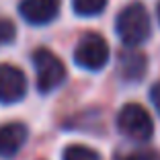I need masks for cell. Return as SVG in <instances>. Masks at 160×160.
<instances>
[{
  "label": "cell",
  "instance_id": "obj_11",
  "mask_svg": "<svg viewBox=\"0 0 160 160\" xmlns=\"http://www.w3.org/2000/svg\"><path fill=\"white\" fill-rule=\"evenodd\" d=\"M14 35H17V29H14V25L10 23L8 19H0V45H6V43H10L14 39Z\"/></svg>",
  "mask_w": 160,
  "mask_h": 160
},
{
  "label": "cell",
  "instance_id": "obj_4",
  "mask_svg": "<svg viewBox=\"0 0 160 160\" xmlns=\"http://www.w3.org/2000/svg\"><path fill=\"white\" fill-rule=\"evenodd\" d=\"M74 62L80 68L99 72L109 62V45L99 33H86L74 49Z\"/></svg>",
  "mask_w": 160,
  "mask_h": 160
},
{
  "label": "cell",
  "instance_id": "obj_2",
  "mask_svg": "<svg viewBox=\"0 0 160 160\" xmlns=\"http://www.w3.org/2000/svg\"><path fill=\"white\" fill-rule=\"evenodd\" d=\"M33 66L35 74H37V88L43 94L56 90L66 80V66L62 64V60L56 53H52L45 47L33 53Z\"/></svg>",
  "mask_w": 160,
  "mask_h": 160
},
{
  "label": "cell",
  "instance_id": "obj_3",
  "mask_svg": "<svg viewBox=\"0 0 160 160\" xmlns=\"http://www.w3.org/2000/svg\"><path fill=\"white\" fill-rule=\"evenodd\" d=\"M117 127L119 132L129 140L136 142H146L154 133V125H152V117L142 105L129 103L119 111L117 115Z\"/></svg>",
  "mask_w": 160,
  "mask_h": 160
},
{
  "label": "cell",
  "instance_id": "obj_10",
  "mask_svg": "<svg viewBox=\"0 0 160 160\" xmlns=\"http://www.w3.org/2000/svg\"><path fill=\"white\" fill-rule=\"evenodd\" d=\"M62 160H101V158H99V154H97L92 148L74 144V146H68L66 150H64Z\"/></svg>",
  "mask_w": 160,
  "mask_h": 160
},
{
  "label": "cell",
  "instance_id": "obj_12",
  "mask_svg": "<svg viewBox=\"0 0 160 160\" xmlns=\"http://www.w3.org/2000/svg\"><path fill=\"white\" fill-rule=\"evenodd\" d=\"M119 160H158L154 152H148V150H142V152H132V154H125L121 156Z\"/></svg>",
  "mask_w": 160,
  "mask_h": 160
},
{
  "label": "cell",
  "instance_id": "obj_14",
  "mask_svg": "<svg viewBox=\"0 0 160 160\" xmlns=\"http://www.w3.org/2000/svg\"><path fill=\"white\" fill-rule=\"evenodd\" d=\"M158 21H160V2H158Z\"/></svg>",
  "mask_w": 160,
  "mask_h": 160
},
{
  "label": "cell",
  "instance_id": "obj_7",
  "mask_svg": "<svg viewBox=\"0 0 160 160\" xmlns=\"http://www.w3.org/2000/svg\"><path fill=\"white\" fill-rule=\"evenodd\" d=\"M27 125L19 121L0 127V158H12L27 142Z\"/></svg>",
  "mask_w": 160,
  "mask_h": 160
},
{
  "label": "cell",
  "instance_id": "obj_13",
  "mask_svg": "<svg viewBox=\"0 0 160 160\" xmlns=\"http://www.w3.org/2000/svg\"><path fill=\"white\" fill-rule=\"evenodd\" d=\"M150 99H152V103H154L156 111H158V115H160V82H156V84L152 86V90H150Z\"/></svg>",
  "mask_w": 160,
  "mask_h": 160
},
{
  "label": "cell",
  "instance_id": "obj_9",
  "mask_svg": "<svg viewBox=\"0 0 160 160\" xmlns=\"http://www.w3.org/2000/svg\"><path fill=\"white\" fill-rule=\"evenodd\" d=\"M107 6V0H72V8L78 17H97Z\"/></svg>",
  "mask_w": 160,
  "mask_h": 160
},
{
  "label": "cell",
  "instance_id": "obj_5",
  "mask_svg": "<svg viewBox=\"0 0 160 160\" xmlns=\"http://www.w3.org/2000/svg\"><path fill=\"white\" fill-rule=\"evenodd\" d=\"M27 94V78L19 68L2 64L0 66V103L12 105L25 99Z\"/></svg>",
  "mask_w": 160,
  "mask_h": 160
},
{
  "label": "cell",
  "instance_id": "obj_8",
  "mask_svg": "<svg viewBox=\"0 0 160 160\" xmlns=\"http://www.w3.org/2000/svg\"><path fill=\"white\" fill-rule=\"evenodd\" d=\"M148 60L144 53L136 52V49H127L119 56V74L127 82H140L146 74Z\"/></svg>",
  "mask_w": 160,
  "mask_h": 160
},
{
  "label": "cell",
  "instance_id": "obj_6",
  "mask_svg": "<svg viewBox=\"0 0 160 160\" xmlns=\"http://www.w3.org/2000/svg\"><path fill=\"white\" fill-rule=\"evenodd\" d=\"M58 0H21L19 12L31 25H47L58 17Z\"/></svg>",
  "mask_w": 160,
  "mask_h": 160
},
{
  "label": "cell",
  "instance_id": "obj_1",
  "mask_svg": "<svg viewBox=\"0 0 160 160\" xmlns=\"http://www.w3.org/2000/svg\"><path fill=\"white\" fill-rule=\"evenodd\" d=\"M115 31H117L119 39L129 47H136L146 41L150 37V17H148V10L144 8V4H140V2L127 4L117 14Z\"/></svg>",
  "mask_w": 160,
  "mask_h": 160
}]
</instances>
